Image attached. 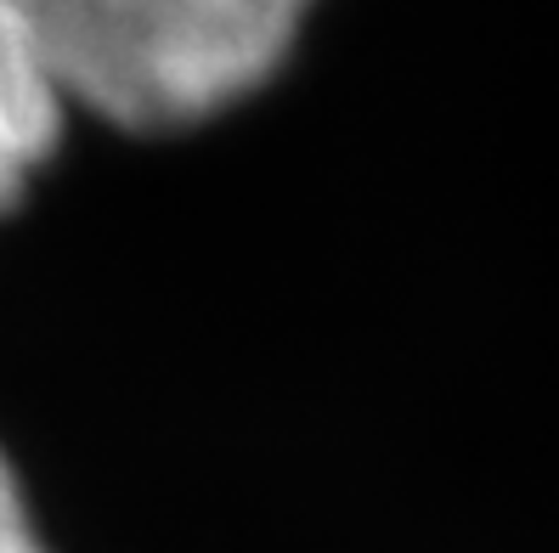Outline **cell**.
Here are the masks:
<instances>
[{
    "label": "cell",
    "instance_id": "obj_3",
    "mask_svg": "<svg viewBox=\"0 0 559 553\" xmlns=\"http://www.w3.org/2000/svg\"><path fill=\"white\" fill-rule=\"evenodd\" d=\"M0 553H46L35 519L23 508V485H17L7 458H0Z\"/></svg>",
    "mask_w": 559,
    "mask_h": 553
},
{
    "label": "cell",
    "instance_id": "obj_1",
    "mask_svg": "<svg viewBox=\"0 0 559 553\" xmlns=\"http://www.w3.org/2000/svg\"><path fill=\"white\" fill-rule=\"evenodd\" d=\"M62 108L108 124L187 130L260 91L294 51V0H35L23 7Z\"/></svg>",
    "mask_w": 559,
    "mask_h": 553
},
{
    "label": "cell",
    "instance_id": "obj_2",
    "mask_svg": "<svg viewBox=\"0 0 559 553\" xmlns=\"http://www.w3.org/2000/svg\"><path fill=\"white\" fill-rule=\"evenodd\" d=\"M62 136V96L46 74L23 7H0V220H7Z\"/></svg>",
    "mask_w": 559,
    "mask_h": 553
}]
</instances>
